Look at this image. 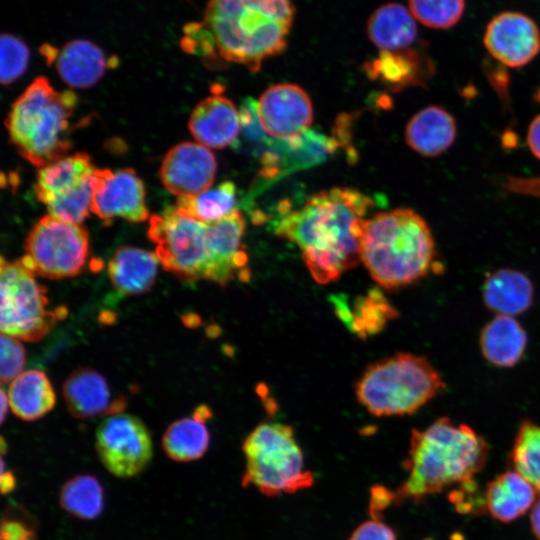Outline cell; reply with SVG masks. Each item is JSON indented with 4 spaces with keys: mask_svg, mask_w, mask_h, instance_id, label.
<instances>
[{
    "mask_svg": "<svg viewBox=\"0 0 540 540\" xmlns=\"http://www.w3.org/2000/svg\"><path fill=\"white\" fill-rule=\"evenodd\" d=\"M104 51L87 39H73L57 52L55 67L69 87L87 89L94 86L111 67Z\"/></svg>",
    "mask_w": 540,
    "mask_h": 540,
    "instance_id": "18",
    "label": "cell"
},
{
    "mask_svg": "<svg viewBox=\"0 0 540 540\" xmlns=\"http://www.w3.org/2000/svg\"><path fill=\"white\" fill-rule=\"evenodd\" d=\"M526 140L531 153L540 160V114L531 121Z\"/></svg>",
    "mask_w": 540,
    "mask_h": 540,
    "instance_id": "40",
    "label": "cell"
},
{
    "mask_svg": "<svg viewBox=\"0 0 540 540\" xmlns=\"http://www.w3.org/2000/svg\"><path fill=\"white\" fill-rule=\"evenodd\" d=\"M16 487V478L15 475L9 471L5 470L4 461L2 460V471H1V492L2 494H8L12 492Z\"/></svg>",
    "mask_w": 540,
    "mask_h": 540,
    "instance_id": "41",
    "label": "cell"
},
{
    "mask_svg": "<svg viewBox=\"0 0 540 540\" xmlns=\"http://www.w3.org/2000/svg\"><path fill=\"white\" fill-rule=\"evenodd\" d=\"M445 389L423 356L397 353L369 365L356 383V397L371 414L403 416L416 412Z\"/></svg>",
    "mask_w": 540,
    "mask_h": 540,
    "instance_id": "7",
    "label": "cell"
},
{
    "mask_svg": "<svg viewBox=\"0 0 540 540\" xmlns=\"http://www.w3.org/2000/svg\"><path fill=\"white\" fill-rule=\"evenodd\" d=\"M91 212L102 220L121 217L132 223L148 219L142 180L131 168L117 171L95 169Z\"/></svg>",
    "mask_w": 540,
    "mask_h": 540,
    "instance_id": "13",
    "label": "cell"
},
{
    "mask_svg": "<svg viewBox=\"0 0 540 540\" xmlns=\"http://www.w3.org/2000/svg\"><path fill=\"white\" fill-rule=\"evenodd\" d=\"M242 450L245 471L241 484L253 486L274 497L310 488L313 473L306 469L304 456L292 427L277 422L259 424L245 439Z\"/></svg>",
    "mask_w": 540,
    "mask_h": 540,
    "instance_id": "8",
    "label": "cell"
},
{
    "mask_svg": "<svg viewBox=\"0 0 540 540\" xmlns=\"http://www.w3.org/2000/svg\"><path fill=\"white\" fill-rule=\"evenodd\" d=\"M63 397L70 414L78 419L122 413L123 399H112L105 377L90 367L73 370L63 384Z\"/></svg>",
    "mask_w": 540,
    "mask_h": 540,
    "instance_id": "16",
    "label": "cell"
},
{
    "mask_svg": "<svg viewBox=\"0 0 540 540\" xmlns=\"http://www.w3.org/2000/svg\"><path fill=\"white\" fill-rule=\"evenodd\" d=\"M418 55L413 50L381 51L379 57L367 64L369 76L388 83L412 81L418 67Z\"/></svg>",
    "mask_w": 540,
    "mask_h": 540,
    "instance_id": "31",
    "label": "cell"
},
{
    "mask_svg": "<svg viewBox=\"0 0 540 540\" xmlns=\"http://www.w3.org/2000/svg\"><path fill=\"white\" fill-rule=\"evenodd\" d=\"M9 406L8 396L4 389L1 390V422L5 420L7 408Z\"/></svg>",
    "mask_w": 540,
    "mask_h": 540,
    "instance_id": "43",
    "label": "cell"
},
{
    "mask_svg": "<svg viewBox=\"0 0 540 540\" xmlns=\"http://www.w3.org/2000/svg\"><path fill=\"white\" fill-rule=\"evenodd\" d=\"M1 368L0 379L2 384L10 383L20 373L25 364V348L19 339L1 333Z\"/></svg>",
    "mask_w": 540,
    "mask_h": 540,
    "instance_id": "36",
    "label": "cell"
},
{
    "mask_svg": "<svg viewBox=\"0 0 540 540\" xmlns=\"http://www.w3.org/2000/svg\"><path fill=\"white\" fill-rule=\"evenodd\" d=\"M294 13L291 0H209L199 24L214 54L257 72L285 50Z\"/></svg>",
    "mask_w": 540,
    "mask_h": 540,
    "instance_id": "4",
    "label": "cell"
},
{
    "mask_svg": "<svg viewBox=\"0 0 540 540\" xmlns=\"http://www.w3.org/2000/svg\"><path fill=\"white\" fill-rule=\"evenodd\" d=\"M484 45L504 66L519 68L531 62L540 51V31L528 16L503 12L487 25Z\"/></svg>",
    "mask_w": 540,
    "mask_h": 540,
    "instance_id": "14",
    "label": "cell"
},
{
    "mask_svg": "<svg viewBox=\"0 0 540 540\" xmlns=\"http://www.w3.org/2000/svg\"><path fill=\"white\" fill-rule=\"evenodd\" d=\"M349 540H397L395 532L380 517L371 516L360 524L351 534Z\"/></svg>",
    "mask_w": 540,
    "mask_h": 540,
    "instance_id": "37",
    "label": "cell"
},
{
    "mask_svg": "<svg viewBox=\"0 0 540 540\" xmlns=\"http://www.w3.org/2000/svg\"><path fill=\"white\" fill-rule=\"evenodd\" d=\"M95 446L104 467L120 478L138 475L153 456L150 431L131 414L106 416L97 428Z\"/></svg>",
    "mask_w": 540,
    "mask_h": 540,
    "instance_id": "11",
    "label": "cell"
},
{
    "mask_svg": "<svg viewBox=\"0 0 540 540\" xmlns=\"http://www.w3.org/2000/svg\"><path fill=\"white\" fill-rule=\"evenodd\" d=\"M2 85H10L27 70L30 50L27 44L12 33H2L0 37Z\"/></svg>",
    "mask_w": 540,
    "mask_h": 540,
    "instance_id": "35",
    "label": "cell"
},
{
    "mask_svg": "<svg viewBox=\"0 0 540 540\" xmlns=\"http://www.w3.org/2000/svg\"><path fill=\"white\" fill-rule=\"evenodd\" d=\"M435 256L430 227L414 210L397 208L366 220L360 258L383 288L404 287L425 277L434 268Z\"/></svg>",
    "mask_w": 540,
    "mask_h": 540,
    "instance_id": "5",
    "label": "cell"
},
{
    "mask_svg": "<svg viewBox=\"0 0 540 540\" xmlns=\"http://www.w3.org/2000/svg\"><path fill=\"white\" fill-rule=\"evenodd\" d=\"M245 223L237 210L205 223L168 206L149 219L148 237L156 244L162 267L182 280H207L226 285L248 279V256L242 244Z\"/></svg>",
    "mask_w": 540,
    "mask_h": 540,
    "instance_id": "2",
    "label": "cell"
},
{
    "mask_svg": "<svg viewBox=\"0 0 540 540\" xmlns=\"http://www.w3.org/2000/svg\"><path fill=\"white\" fill-rule=\"evenodd\" d=\"M217 162L214 154L198 142H181L165 155L160 168L164 187L177 197L194 196L214 182Z\"/></svg>",
    "mask_w": 540,
    "mask_h": 540,
    "instance_id": "15",
    "label": "cell"
},
{
    "mask_svg": "<svg viewBox=\"0 0 540 540\" xmlns=\"http://www.w3.org/2000/svg\"><path fill=\"white\" fill-rule=\"evenodd\" d=\"M374 201L353 188L318 192L275 220L277 236L296 244L313 279L327 284L355 267L360 258L365 215Z\"/></svg>",
    "mask_w": 540,
    "mask_h": 540,
    "instance_id": "1",
    "label": "cell"
},
{
    "mask_svg": "<svg viewBox=\"0 0 540 540\" xmlns=\"http://www.w3.org/2000/svg\"><path fill=\"white\" fill-rule=\"evenodd\" d=\"M483 298L486 306L498 315L514 316L530 307L533 286L522 272L504 268L488 276Z\"/></svg>",
    "mask_w": 540,
    "mask_h": 540,
    "instance_id": "26",
    "label": "cell"
},
{
    "mask_svg": "<svg viewBox=\"0 0 540 540\" xmlns=\"http://www.w3.org/2000/svg\"><path fill=\"white\" fill-rule=\"evenodd\" d=\"M34 533L25 524L15 521H2L1 540H33Z\"/></svg>",
    "mask_w": 540,
    "mask_h": 540,
    "instance_id": "39",
    "label": "cell"
},
{
    "mask_svg": "<svg viewBox=\"0 0 540 540\" xmlns=\"http://www.w3.org/2000/svg\"><path fill=\"white\" fill-rule=\"evenodd\" d=\"M210 417L209 407L201 405L191 417L171 423L162 437V447L166 455L177 462L201 458L209 446L210 436L205 422Z\"/></svg>",
    "mask_w": 540,
    "mask_h": 540,
    "instance_id": "24",
    "label": "cell"
},
{
    "mask_svg": "<svg viewBox=\"0 0 540 540\" xmlns=\"http://www.w3.org/2000/svg\"><path fill=\"white\" fill-rule=\"evenodd\" d=\"M511 461L518 473L540 492V426L523 421L511 451Z\"/></svg>",
    "mask_w": 540,
    "mask_h": 540,
    "instance_id": "30",
    "label": "cell"
},
{
    "mask_svg": "<svg viewBox=\"0 0 540 540\" xmlns=\"http://www.w3.org/2000/svg\"><path fill=\"white\" fill-rule=\"evenodd\" d=\"M236 187L225 181L194 196L177 197L176 209L192 219L211 223L237 211Z\"/></svg>",
    "mask_w": 540,
    "mask_h": 540,
    "instance_id": "28",
    "label": "cell"
},
{
    "mask_svg": "<svg viewBox=\"0 0 540 540\" xmlns=\"http://www.w3.org/2000/svg\"><path fill=\"white\" fill-rule=\"evenodd\" d=\"M526 344L527 334L513 316L497 315L484 327L480 336L482 354L499 367L515 365Z\"/></svg>",
    "mask_w": 540,
    "mask_h": 540,
    "instance_id": "27",
    "label": "cell"
},
{
    "mask_svg": "<svg viewBox=\"0 0 540 540\" xmlns=\"http://www.w3.org/2000/svg\"><path fill=\"white\" fill-rule=\"evenodd\" d=\"M7 396L13 414L25 421L42 418L56 403L48 376L38 369L23 371L14 378L9 383Z\"/></svg>",
    "mask_w": 540,
    "mask_h": 540,
    "instance_id": "23",
    "label": "cell"
},
{
    "mask_svg": "<svg viewBox=\"0 0 540 540\" xmlns=\"http://www.w3.org/2000/svg\"><path fill=\"white\" fill-rule=\"evenodd\" d=\"M502 188L512 194L540 199V176H507Z\"/></svg>",
    "mask_w": 540,
    "mask_h": 540,
    "instance_id": "38",
    "label": "cell"
},
{
    "mask_svg": "<svg viewBox=\"0 0 540 540\" xmlns=\"http://www.w3.org/2000/svg\"><path fill=\"white\" fill-rule=\"evenodd\" d=\"M59 501L61 507L71 515L91 520L103 510V488L92 475H77L63 485Z\"/></svg>",
    "mask_w": 540,
    "mask_h": 540,
    "instance_id": "29",
    "label": "cell"
},
{
    "mask_svg": "<svg viewBox=\"0 0 540 540\" xmlns=\"http://www.w3.org/2000/svg\"><path fill=\"white\" fill-rule=\"evenodd\" d=\"M159 259L155 253L134 246H121L108 263L112 285L126 295L147 292L155 283Z\"/></svg>",
    "mask_w": 540,
    "mask_h": 540,
    "instance_id": "21",
    "label": "cell"
},
{
    "mask_svg": "<svg viewBox=\"0 0 540 540\" xmlns=\"http://www.w3.org/2000/svg\"><path fill=\"white\" fill-rule=\"evenodd\" d=\"M257 115L268 136L286 141L308 130L313 120V108L301 87L281 83L269 87L260 96Z\"/></svg>",
    "mask_w": 540,
    "mask_h": 540,
    "instance_id": "12",
    "label": "cell"
},
{
    "mask_svg": "<svg viewBox=\"0 0 540 540\" xmlns=\"http://www.w3.org/2000/svg\"><path fill=\"white\" fill-rule=\"evenodd\" d=\"M47 290L21 262L3 257L0 265V330L24 341H38L54 327L58 315L48 310Z\"/></svg>",
    "mask_w": 540,
    "mask_h": 540,
    "instance_id": "9",
    "label": "cell"
},
{
    "mask_svg": "<svg viewBox=\"0 0 540 540\" xmlns=\"http://www.w3.org/2000/svg\"><path fill=\"white\" fill-rule=\"evenodd\" d=\"M539 494L525 477L516 470H509L488 483L484 504L494 519L509 523L532 508Z\"/></svg>",
    "mask_w": 540,
    "mask_h": 540,
    "instance_id": "20",
    "label": "cell"
},
{
    "mask_svg": "<svg viewBox=\"0 0 540 540\" xmlns=\"http://www.w3.org/2000/svg\"><path fill=\"white\" fill-rule=\"evenodd\" d=\"M95 168L90 156L84 152L67 155L41 167L34 185L37 199L48 205L54 199L77 188Z\"/></svg>",
    "mask_w": 540,
    "mask_h": 540,
    "instance_id": "25",
    "label": "cell"
},
{
    "mask_svg": "<svg viewBox=\"0 0 540 540\" xmlns=\"http://www.w3.org/2000/svg\"><path fill=\"white\" fill-rule=\"evenodd\" d=\"M532 508L530 515L531 529L535 537L540 540V499L536 501Z\"/></svg>",
    "mask_w": 540,
    "mask_h": 540,
    "instance_id": "42",
    "label": "cell"
},
{
    "mask_svg": "<svg viewBox=\"0 0 540 540\" xmlns=\"http://www.w3.org/2000/svg\"><path fill=\"white\" fill-rule=\"evenodd\" d=\"M188 128L199 144L222 149L236 140L241 130L240 113L228 98L215 94L194 108Z\"/></svg>",
    "mask_w": 540,
    "mask_h": 540,
    "instance_id": "17",
    "label": "cell"
},
{
    "mask_svg": "<svg viewBox=\"0 0 540 540\" xmlns=\"http://www.w3.org/2000/svg\"><path fill=\"white\" fill-rule=\"evenodd\" d=\"M414 19L410 10L402 4L395 2L384 4L368 19V37L381 51L405 50L417 38Z\"/></svg>",
    "mask_w": 540,
    "mask_h": 540,
    "instance_id": "22",
    "label": "cell"
},
{
    "mask_svg": "<svg viewBox=\"0 0 540 540\" xmlns=\"http://www.w3.org/2000/svg\"><path fill=\"white\" fill-rule=\"evenodd\" d=\"M94 189L95 170L77 188L46 205L48 214L63 221L81 224L91 212Z\"/></svg>",
    "mask_w": 540,
    "mask_h": 540,
    "instance_id": "32",
    "label": "cell"
},
{
    "mask_svg": "<svg viewBox=\"0 0 540 540\" xmlns=\"http://www.w3.org/2000/svg\"><path fill=\"white\" fill-rule=\"evenodd\" d=\"M409 8L414 18L426 27L446 29L462 17L465 0H409Z\"/></svg>",
    "mask_w": 540,
    "mask_h": 540,
    "instance_id": "34",
    "label": "cell"
},
{
    "mask_svg": "<svg viewBox=\"0 0 540 540\" xmlns=\"http://www.w3.org/2000/svg\"><path fill=\"white\" fill-rule=\"evenodd\" d=\"M77 100L73 91H57L46 77L35 78L14 101L5 121L18 154L39 168L67 156Z\"/></svg>",
    "mask_w": 540,
    "mask_h": 540,
    "instance_id": "6",
    "label": "cell"
},
{
    "mask_svg": "<svg viewBox=\"0 0 540 540\" xmlns=\"http://www.w3.org/2000/svg\"><path fill=\"white\" fill-rule=\"evenodd\" d=\"M355 308V314L350 317L347 323L359 335L378 332L389 319L396 315L395 309L378 291L359 300Z\"/></svg>",
    "mask_w": 540,
    "mask_h": 540,
    "instance_id": "33",
    "label": "cell"
},
{
    "mask_svg": "<svg viewBox=\"0 0 540 540\" xmlns=\"http://www.w3.org/2000/svg\"><path fill=\"white\" fill-rule=\"evenodd\" d=\"M488 445L470 426L448 417L412 431L404 462L407 477L393 492L394 503L420 501L473 480L487 460Z\"/></svg>",
    "mask_w": 540,
    "mask_h": 540,
    "instance_id": "3",
    "label": "cell"
},
{
    "mask_svg": "<svg viewBox=\"0 0 540 540\" xmlns=\"http://www.w3.org/2000/svg\"><path fill=\"white\" fill-rule=\"evenodd\" d=\"M457 126L453 116L439 106H428L417 112L405 129L408 146L425 157L443 154L454 143Z\"/></svg>",
    "mask_w": 540,
    "mask_h": 540,
    "instance_id": "19",
    "label": "cell"
},
{
    "mask_svg": "<svg viewBox=\"0 0 540 540\" xmlns=\"http://www.w3.org/2000/svg\"><path fill=\"white\" fill-rule=\"evenodd\" d=\"M22 264L34 275L52 280L77 276L89 255V234L80 224L42 217L28 233Z\"/></svg>",
    "mask_w": 540,
    "mask_h": 540,
    "instance_id": "10",
    "label": "cell"
}]
</instances>
